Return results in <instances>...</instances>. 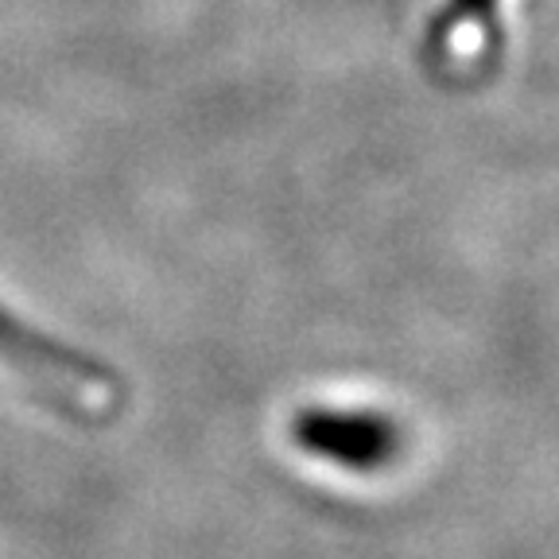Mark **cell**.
Here are the masks:
<instances>
[{"mask_svg": "<svg viewBox=\"0 0 559 559\" xmlns=\"http://www.w3.org/2000/svg\"><path fill=\"white\" fill-rule=\"evenodd\" d=\"M292 431L304 451L349 466V471H373L389 463L401 447L393 424L369 412H304Z\"/></svg>", "mask_w": 559, "mask_h": 559, "instance_id": "obj_1", "label": "cell"}, {"mask_svg": "<svg viewBox=\"0 0 559 559\" xmlns=\"http://www.w3.org/2000/svg\"><path fill=\"white\" fill-rule=\"evenodd\" d=\"M493 44L498 39V0H447L431 20L428 55H447L454 44Z\"/></svg>", "mask_w": 559, "mask_h": 559, "instance_id": "obj_2", "label": "cell"}]
</instances>
